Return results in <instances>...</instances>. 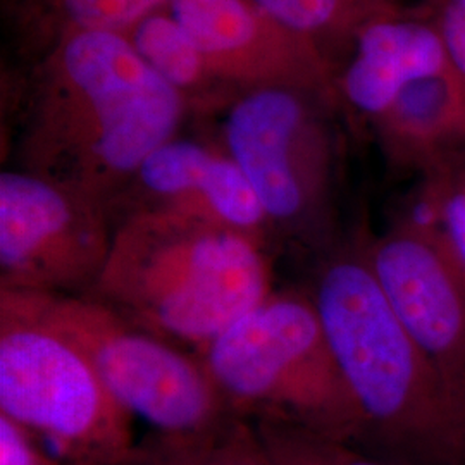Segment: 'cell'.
Returning <instances> with one entry per match:
<instances>
[{"instance_id":"obj_1","label":"cell","mask_w":465,"mask_h":465,"mask_svg":"<svg viewBox=\"0 0 465 465\" xmlns=\"http://www.w3.org/2000/svg\"><path fill=\"white\" fill-rule=\"evenodd\" d=\"M188 100L123 34H59L38 69L19 169L111 209L150 153L178 136Z\"/></svg>"},{"instance_id":"obj_2","label":"cell","mask_w":465,"mask_h":465,"mask_svg":"<svg viewBox=\"0 0 465 465\" xmlns=\"http://www.w3.org/2000/svg\"><path fill=\"white\" fill-rule=\"evenodd\" d=\"M311 297L361 420L393 465H465V409L384 297L364 236L326 250Z\"/></svg>"},{"instance_id":"obj_3","label":"cell","mask_w":465,"mask_h":465,"mask_svg":"<svg viewBox=\"0 0 465 465\" xmlns=\"http://www.w3.org/2000/svg\"><path fill=\"white\" fill-rule=\"evenodd\" d=\"M271 250L243 232L128 213L114 221L107 264L84 297L199 351L274 290Z\"/></svg>"},{"instance_id":"obj_4","label":"cell","mask_w":465,"mask_h":465,"mask_svg":"<svg viewBox=\"0 0 465 465\" xmlns=\"http://www.w3.org/2000/svg\"><path fill=\"white\" fill-rule=\"evenodd\" d=\"M195 353L234 416L357 447L359 414L309 292L274 288Z\"/></svg>"},{"instance_id":"obj_5","label":"cell","mask_w":465,"mask_h":465,"mask_svg":"<svg viewBox=\"0 0 465 465\" xmlns=\"http://www.w3.org/2000/svg\"><path fill=\"white\" fill-rule=\"evenodd\" d=\"M0 414L64 465H130L134 417L97 372L15 292L0 290Z\"/></svg>"},{"instance_id":"obj_6","label":"cell","mask_w":465,"mask_h":465,"mask_svg":"<svg viewBox=\"0 0 465 465\" xmlns=\"http://www.w3.org/2000/svg\"><path fill=\"white\" fill-rule=\"evenodd\" d=\"M330 100L297 88L240 92L223 123V147L242 169L272 240L332 247L334 142Z\"/></svg>"},{"instance_id":"obj_7","label":"cell","mask_w":465,"mask_h":465,"mask_svg":"<svg viewBox=\"0 0 465 465\" xmlns=\"http://www.w3.org/2000/svg\"><path fill=\"white\" fill-rule=\"evenodd\" d=\"M15 293L84 355L117 403L147 420L152 431L195 432L232 416L195 351L84 295Z\"/></svg>"},{"instance_id":"obj_8","label":"cell","mask_w":465,"mask_h":465,"mask_svg":"<svg viewBox=\"0 0 465 465\" xmlns=\"http://www.w3.org/2000/svg\"><path fill=\"white\" fill-rule=\"evenodd\" d=\"M111 209L26 169L0 174V290L86 295L107 264Z\"/></svg>"},{"instance_id":"obj_9","label":"cell","mask_w":465,"mask_h":465,"mask_svg":"<svg viewBox=\"0 0 465 465\" xmlns=\"http://www.w3.org/2000/svg\"><path fill=\"white\" fill-rule=\"evenodd\" d=\"M384 297L465 409V266L430 221L400 216L364 236Z\"/></svg>"},{"instance_id":"obj_10","label":"cell","mask_w":465,"mask_h":465,"mask_svg":"<svg viewBox=\"0 0 465 465\" xmlns=\"http://www.w3.org/2000/svg\"><path fill=\"white\" fill-rule=\"evenodd\" d=\"M166 9L199 45L219 84L240 92L297 88L338 104L328 57L252 0H171Z\"/></svg>"},{"instance_id":"obj_11","label":"cell","mask_w":465,"mask_h":465,"mask_svg":"<svg viewBox=\"0 0 465 465\" xmlns=\"http://www.w3.org/2000/svg\"><path fill=\"white\" fill-rule=\"evenodd\" d=\"M164 213L272 243L262 205L223 145L174 136L150 153L113 205V217Z\"/></svg>"},{"instance_id":"obj_12","label":"cell","mask_w":465,"mask_h":465,"mask_svg":"<svg viewBox=\"0 0 465 465\" xmlns=\"http://www.w3.org/2000/svg\"><path fill=\"white\" fill-rule=\"evenodd\" d=\"M449 66L430 13H407L397 5L355 35L336 67V99L372 126L407 84Z\"/></svg>"},{"instance_id":"obj_13","label":"cell","mask_w":465,"mask_h":465,"mask_svg":"<svg viewBox=\"0 0 465 465\" xmlns=\"http://www.w3.org/2000/svg\"><path fill=\"white\" fill-rule=\"evenodd\" d=\"M395 169L419 176L465 155V84L451 66L407 84L372 124Z\"/></svg>"},{"instance_id":"obj_14","label":"cell","mask_w":465,"mask_h":465,"mask_svg":"<svg viewBox=\"0 0 465 465\" xmlns=\"http://www.w3.org/2000/svg\"><path fill=\"white\" fill-rule=\"evenodd\" d=\"M130 465H276L255 424L243 417H224L195 432L143 436Z\"/></svg>"},{"instance_id":"obj_15","label":"cell","mask_w":465,"mask_h":465,"mask_svg":"<svg viewBox=\"0 0 465 465\" xmlns=\"http://www.w3.org/2000/svg\"><path fill=\"white\" fill-rule=\"evenodd\" d=\"M124 36L136 54L188 100L190 107L214 104L209 97L217 95L221 84L199 45L167 9L142 17Z\"/></svg>"},{"instance_id":"obj_16","label":"cell","mask_w":465,"mask_h":465,"mask_svg":"<svg viewBox=\"0 0 465 465\" xmlns=\"http://www.w3.org/2000/svg\"><path fill=\"white\" fill-rule=\"evenodd\" d=\"M269 16L321 50L334 69L355 35L371 19L399 5L397 0H252Z\"/></svg>"},{"instance_id":"obj_17","label":"cell","mask_w":465,"mask_h":465,"mask_svg":"<svg viewBox=\"0 0 465 465\" xmlns=\"http://www.w3.org/2000/svg\"><path fill=\"white\" fill-rule=\"evenodd\" d=\"M276 465H393L350 443L276 422H255Z\"/></svg>"},{"instance_id":"obj_18","label":"cell","mask_w":465,"mask_h":465,"mask_svg":"<svg viewBox=\"0 0 465 465\" xmlns=\"http://www.w3.org/2000/svg\"><path fill=\"white\" fill-rule=\"evenodd\" d=\"M55 21L59 34L73 30L126 34L142 17L166 9L171 0H32Z\"/></svg>"},{"instance_id":"obj_19","label":"cell","mask_w":465,"mask_h":465,"mask_svg":"<svg viewBox=\"0 0 465 465\" xmlns=\"http://www.w3.org/2000/svg\"><path fill=\"white\" fill-rule=\"evenodd\" d=\"M436 226L465 266V155L419 176Z\"/></svg>"},{"instance_id":"obj_20","label":"cell","mask_w":465,"mask_h":465,"mask_svg":"<svg viewBox=\"0 0 465 465\" xmlns=\"http://www.w3.org/2000/svg\"><path fill=\"white\" fill-rule=\"evenodd\" d=\"M0 465H64L34 432L0 414Z\"/></svg>"},{"instance_id":"obj_21","label":"cell","mask_w":465,"mask_h":465,"mask_svg":"<svg viewBox=\"0 0 465 465\" xmlns=\"http://www.w3.org/2000/svg\"><path fill=\"white\" fill-rule=\"evenodd\" d=\"M426 11L441 36L450 66L465 84V0H431Z\"/></svg>"}]
</instances>
